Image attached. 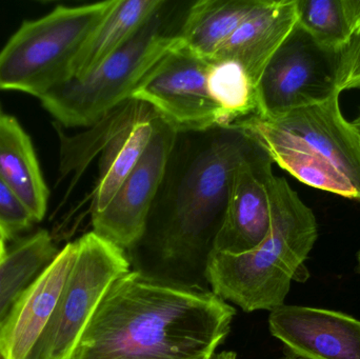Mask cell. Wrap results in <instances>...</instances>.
Returning <instances> with one entry per match:
<instances>
[{
    "instance_id": "cell-11",
    "label": "cell",
    "mask_w": 360,
    "mask_h": 359,
    "mask_svg": "<svg viewBox=\"0 0 360 359\" xmlns=\"http://www.w3.org/2000/svg\"><path fill=\"white\" fill-rule=\"evenodd\" d=\"M273 164L268 152L260 147L235 169L213 251L243 254L253 250L266 237L271 228Z\"/></svg>"
},
{
    "instance_id": "cell-29",
    "label": "cell",
    "mask_w": 360,
    "mask_h": 359,
    "mask_svg": "<svg viewBox=\"0 0 360 359\" xmlns=\"http://www.w3.org/2000/svg\"><path fill=\"white\" fill-rule=\"evenodd\" d=\"M300 359H302V358H300Z\"/></svg>"
},
{
    "instance_id": "cell-21",
    "label": "cell",
    "mask_w": 360,
    "mask_h": 359,
    "mask_svg": "<svg viewBox=\"0 0 360 359\" xmlns=\"http://www.w3.org/2000/svg\"><path fill=\"white\" fill-rule=\"evenodd\" d=\"M297 23L319 44L342 51L360 27V0H296Z\"/></svg>"
},
{
    "instance_id": "cell-4",
    "label": "cell",
    "mask_w": 360,
    "mask_h": 359,
    "mask_svg": "<svg viewBox=\"0 0 360 359\" xmlns=\"http://www.w3.org/2000/svg\"><path fill=\"white\" fill-rule=\"evenodd\" d=\"M233 126L304 185L360 202V131L342 115L340 95L277 117L250 116Z\"/></svg>"
},
{
    "instance_id": "cell-20",
    "label": "cell",
    "mask_w": 360,
    "mask_h": 359,
    "mask_svg": "<svg viewBox=\"0 0 360 359\" xmlns=\"http://www.w3.org/2000/svg\"><path fill=\"white\" fill-rule=\"evenodd\" d=\"M150 105L129 99L112 110L88 131L77 136H63L61 133V172L82 174L93 158L137 119Z\"/></svg>"
},
{
    "instance_id": "cell-16",
    "label": "cell",
    "mask_w": 360,
    "mask_h": 359,
    "mask_svg": "<svg viewBox=\"0 0 360 359\" xmlns=\"http://www.w3.org/2000/svg\"><path fill=\"white\" fill-rule=\"evenodd\" d=\"M162 0H118L74 59L71 77H84L126 46L165 6Z\"/></svg>"
},
{
    "instance_id": "cell-27",
    "label": "cell",
    "mask_w": 360,
    "mask_h": 359,
    "mask_svg": "<svg viewBox=\"0 0 360 359\" xmlns=\"http://www.w3.org/2000/svg\"><path fill=\"white\" fill-rule=\"evenodd\" d=\"M355 124H357V126H359V131H360V116H359V119H357L356 122H355Z\"/></svg>"
},
{
    "instance_id": "cell-24",
    "label": "cell",
    "mask_w": 360,
    "mask_h": 359,
    "mask_svg": "<svg viewBox=\"0 0 360 359\" xmlns=\"http://www.w3.org/2000/svg\"><path fill=\"white\" fill-rule=\"evenodd\" d=\"M360 88V27L342 51L338 90Z\"/></svg>"
},
{
    "instance_id": "cell-2",
    "label": "cell",
    "mask_w": 360,
    "mask_h": 359,
    "mask_svg": "<svg viewBox=\"0 0 360 359\" xmlns=\"http://www.w3.org/2000/svg\"><path fill=\"white\" fill-rule=\"evenodd\" d=\"M262 145L231 126L205 132L153 206L145 235L129 251L131 267L162 280L209 289L205 271L221 227L233 172Z\"/></svg>"
},
{
    "instance_id": "cell-28",
    "label": "cell",
    "mask_w": 360,
    "mask_h": 359,
    "mask_svg": "<svg viewBox=\"0 0 360 359\" xmlns=\"http://www.w3.org/2000/svg\"><path fill=\"white\" fill-rule=\"evenodd\" d=\"M357 259H359V269H360V250H359V254H357Z\"/></svg>"
},
{
    "instance_id": "cell-26",
    "label": "cell",
    "mask_w": 360,
    "mask_h": 359,
    "mask_svg": "<svg viewBox=\"0 0 360 359\" xmlns=\"http://www.w3.org/2000/svg\"><path fill=\"white\" fill-rule=\"evenodd\" d=\"M278 359H300V358H296V356L292 355V354H287V355L283 356V358Z\"/></svg>"
},
{
    "instance_id": "cell-22",
    "label": "cell",
    "mask_w": 360,
    "mask_h": 359,
    "mask_svg": "<svg viewBox=\"0 0 360 359\" xmlns=\"http://www.w3.org/2000/svg\"><path fill=\"white\" fill-rule=\"evenodd\" d=\"M207 84L212 100L221 113L224 128L257 114V89L237 61H209Z\"/></svg>"
},
{
    "instance_id": "cell-12",
    "label": "cell",
    "mask_w": 360,
    "mask_h": 359,
    "mask_svg": "<svg viewBox=\"0 0 360 359\" xmlns=\"http://www.w3.org/2000/svg\"><path fill=\"white\" fill-rule=\"evenodd\" d=\"M275 339L302 359H360V320L321 308L283 305L270 312Z\"/></svg>"
},
{
    "instance_id": "cell-13",
    "label": "cell",
    "mask_w": 360,
    "mask_h": 359,
    "mask_svg": "<svg viewBox=\"0 0 360 359\" xmlns=\"http://www.w3.org/2000/svg\"><path fill=\"white\" fill-rule=\"evenodd\" d=\"M76 252L75 240L59 251L54 261L21 293L0 324V359H33L73 267Z\"/></svg>"
},
{
    "instance_id": "cell-23",
    "label": "cell",
    "mask_w": 360,
    "mask_h": 359,
    "mask_svg": "<svg viewBox=\"0 0 360 359\" xmlns=\"http://www.w3.org/2000/svg\"><path fill=\"white\" fill-rule=\"evenodd\" d=\"M16 192L0 177V232L6 240H12L35 223Z\"/></svg>"
},
{
    "instance_id": "cell-19",
    "label": "cell",
    "mask_w": 360,
    "mask_h": 359,
    "mask_svg": "<svg viewBox=\"0 0 360 359\" xmlns=\"http://www.w3.org/2000/svg\"><path fill=\"white\" fill-rule=\"evenodd\" d=\"M59 251L48 232L21 240L0 263V324L27 287L54 261Z\"/></svg>"
},
{
    "instance_id": "cell-6",
    "label": "cell",
    "mask_w": 360,
    "mask_h": 359,
    "mask_svg": "<svg viewBox=\"0 0 360 359\" xmlns=\"http://www.w3.org/2000/svg\"><path fill=\"white\" fill-rule=\"evenodd\" d=\"M117 1L57 6L38 20L25 21L0 52V90L39 98L69 79L80 48Z\"/></svg>"
},
{
    "instance_id": "cell-7",
    "label": "cell",
    "mask_w": 360,
    "mask_h": 359,
    "mask_svg": "<svg viewBox=\"0 0 360 359\" xmlns=\"http://www.w3.org/2000/svg\"><path fill=\"white\" fill-rule=\"evenodd\" d=\"M76 242L73 267L33 359H70L108 289L131 270L128 253L94 232Z\"/></svg>"
},
{
    "instance_id": "cell-9",
    "label": "cell",
    "mask_w": 360,
    "mask_h": 359,
    "mask_svg": "<svg viewBox=\"0 0 360 359\" xmlns=\"http://www.w3.org/2000/svg\"><path fill=\"white\" fill-rule=\"evenodd\" d=\"M207 67L209 61L179 46L156 65L131 98L149 105L179 134L224 128L207 91Z\"/></svg>"
},
{
    "instance_id": "cell-3",
    "label": "cell",
    "mask_w": 360,
    "mask_h": 359,
    "mask_svg": "<svg viewBox=\"0 0 360 359\" xmlns=\"http://www.w3.org/2000/svg\"><path fill=\"white\" fill-rule=\"evenodd\" d=\"M271 228L243 254L212 251L205 278L212 292L243 311H273L285 301L292 282L310 278L306 261L319 238L313 211L283 177L271 183Z\"/></svg>"
},
{
    "instance_id": "cell-15",
    "label": "cell",
    "mask_w": 360,
    "mask_h": 359,
    "mask_svg": "<svg viewBox=\"0 0 360 359\" xmlns=\"http://www.w3.org/2000/svg\"><path fill=\"white\" fill-rule=\"evenodd\" d=\"M0 177L16 192L36 223L46 212L49 190L27 133L0 105Z\"/></svg>"
},
{
    "instance_id": "cell-18",
    "label": "cell",
    "mask_w": 360,
    "mask_h": 359,
    "mask_svg": "<svg viewBox=\"0 0 360 359\" xmlns=\"http://www.w3.org/2000/svg\"><path fill=\"white\" fill-rule=\"evenodd\" d=\"M162 118L152 109L146 110L128 128L120 132L103 150L99 176L93 193L92 213L101 212L111 202L134 170Z\"/></svg>"
},
{
    "instance_id": "cell-8",
    "label": "cell",
    "mask_w": 360,
    "mask_h": 359,
    "mask_svg": "<svg viewBox=\"0 0 360 359\" xmlns=\"http://www.w3.org/2000/svg\"><path fill=\"white\" fill-rule=\"evenodd\" d=\"M340 58L342 51L323 46L296 23L260 77L256 116L277 117L340 95Z\"/></svg>"
},
{
    "instance_id": "cell-10",
    "label": "cell",
    "mask_w": 360,
    "mask_h": 359,
    "mask_svg": "<svg viewBox=\"0 0 360 359\" xmlns=\"http://www.w3.org/2000/svg\"><path fill=\"white\" fill-rule=\"evenodd\" d=\"M179 133L160 119L143 157L101 212L92 213L93 232L129 252L143 240L168 171Z\"/></svg>"
},
{
    "instance_id": "cell-14",
    "label": "cell",
    "mask_w": 360,
    "mask_h": 359,
    "mask_svg": "<svg viewBox=\"0 0 360 359\" xmlns=\"http://www.w3.org/2000/svg\"><path fill=\"white\" fill-rule=\"evenodd\" d=\"M297 23L296 0H257L214 59H232L257 89L270 59Z\"/></svg>"
},
{
    "instance_id": "cell-17",
    "label": "cell",
    "mask_w": 360,
    "mask_h": 359,
    "mask_svg": "<svg viewBox=\"0 0 360 359\" xmlns=\"http://www.w3.org/2000/svg\"><path fill=\"white\" fill-rule=\"evenodd\" d=\"M257 0H201L186 13L177 35L184 48L211 61L248 16Z\"/></svg>"
},
{
    "instance_id": "cell-25",
    "label": "cell",
    "mask_w": 360,
    "mask_h": 359,
    "mask_svg": "<svg viewBox=\"0 0 360 359\" xmlns=\"http://www.w3.org/2000/svg\"><path fill=\"white\" fill-rule=\"evenodd\" d=\"M6 238L4 237V234L0 232V263L6 259L8 256V250L6 247Z\"/></svg>"
},
{
    "instance_id": "cell-1",
    "label": "cell",
    "mask_w": 360,
    "mask_h": 359,
    "mask_svg": "<svg viewBox=\"0 0 360 359\" xmlns=\"http://www.w3.org/2000/svg\"><path fill=\"white\" fill-rule=\"evenodd\" d=\"M235 314L211 289L131 269L108 289L70 359H212Z\"/></svg>"
},
{
    "instance_id": "cell-5",
    "label": "cell",
    "mask_w": 360,
    "mask_h": 359,
    "mask_svg": "<svg viewBox=\"0 0 360 359\" xmlns=\"http://www.w3.org/2000/svg\"><path fill=\"white\" fill-rule=\"evenodd\" d=\"M164 8L94 71L84 77H70L39 97L46 111L67 128H90L131 99L156 65L184 46L177 33L165 32Z\"/></svg>"
}]
</instances>
